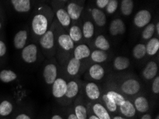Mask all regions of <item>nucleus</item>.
<instances>
[{
  "instance_id": "49530a36",
  "label": "nucleus",
  "mask_w": 159,
  "mask_h": 119,
  "mask_svg": "<svg viewBox=\"0 0 159 119\" xmlns=\"http://www.w3.org/2000/svg\"><path fill=\"white\" fill-rule=\"evenodd\" d=\"M51 119H64L61 116H60L59 114H54L52 116Z\"/></svg>"
},
{
  "instance_id": "f3484780",
  "label": "nucleus",
  "mask_w": 159,
  "mask_h": 119,
  "mask_svg": "<svg viewBox=\"0 0 159 119\" xmlns=\"http://www.w3.org/2000/svg\"><path fill=\"white\" fill-rule=\"evenodd\" d=\"M92 111L99 119H111L110 113L102 103H93L92 105Z\"/></svg>"
},
{
  "instance_id": "423d86ee",
  "label": "nucleus",
  "mask_w": 159,
  "mask_h": 119,
  "mask_svg": "<svg viewBox=\"0 0 159 119\" xmlns=\"http://www.w3.org/2000/svg\"><path fill=\"white\" fill-rule=\"evenodd\" d=\"M151 20V14L150 11L143 9L136 13L134 16V24L137 27L142 28L148 25Z\"/></svg>"
},
{
  "instance_id": "8fccbe9b",
  "label": "nucleus",
  "mask_w": 159,
  "mask_h": 119,
  "mask_svg": "<svg viewBox=\"0 0 159 119\" xmlns=\"http://www.w3.org/2000/svg\"><path fill=\"white\" fill-rule=\"evenodd\" d=\"M155 119H159V116H158V115L156 116V117Z\"/></svg>"
},
{
  "instance_id": "b1692460",
  "label": "nucleus",
  "mask_w": 159,
  "mask_h": 119,
  "mask_svg": "<svg viewBox=\"0 0 159 119\" xmlns=\"http://www.w3.org/2000/svg\"><path fill=\"white\" fill-rule=\"evenodd\" d=\"M14 105L10 101L3 100L0 102V116L7 117L12 113Z\"/></svg>"
},
{
  "instance_id": "dca6fc26",
  "label": "nucleus",
  "mask_w": 159,
  "mask_h": 119,
  "mask_svg": "<svg viewBox=\"0 0 159 119\" xmlns=\"http://www.w3.org/2000/svg\"><path fill=\"white\" fill-rule=\"evenodd\" d=\"M89 76L94 81H100L105 75V70L98 64H96L91 66L89 69Z\"/></svg>"
},
{
  "instance_id": "c756f323",
  "label": "nucleus",
  "mask_w": 159,
  "mask_h": 119,
  "mask_svg": "<svg viewBox=\"0 0 159 119\" xmlns=\"http://www.w3.org/2000/svg\"><path fill=\"white\" fill-rule=\"evenodd\" d=\"M74 114H75L77 119H87L88 112L87 108L84 104L78 103L74 107Z\"/></svg>"
},
{
  "instance_id": "09e8293b",
  "label": "nucleus",
  "mask_w": 159,
  "mask_h": 119,
  "mask_svg": "<svg viewBox=\"0 0 159 119\" xmlns=\"http://www.w3.org/2000/svg\"><path fill=\"white\" fill-rule=\"evenodd\" d=\"M155 30L157 32V34H159V23L156 24V25L155 26Z\"/></svg>"
},
{
  "instance_id": "c9c22d12",
  "label": "nucleus",
  "mask_w": 159,
  "mask_h": 119,
  "mask_svg": "<svg viewBox=\"0 0 159 119\" xmlns=\"http://www.w3.org/2000/svg\"><path fill=\"white\" fill-rule=\"evenodd\" d=\"M94 33V26L91 21H87L84 24L82 34L86 39L91 38Z\"/></svg>"
},
{
  "instance_id": "4468645a",
  "label": "nucleus",
  "mask_w": 159,
  "mask_h": 119,
  "mask_svg": "<svg viewBox=\"0 0 159 119\" xmlns=\"http://www.w3.org/2000/svg\"><path fill=\"white\" fill-rule=\"evenodd\" d=\"M134 106L136 111L141 113H145L150 108L148 100L145 96H139L135 98Z\"/></svg>"
},
{
  "instance_id": "f704fd0d",
  "label": "nucleus",
  "mask_w": 159,
  "mask_h": 119,
  "mask_svg": "<svg viewBox=\"0 0 159 119\" xmlns=\"http://www.w3.org/2000/svg\"><path fill=\"white\" fill-rule=\"evenodd\" d=\"M106 94H107L111 99H112L118 106L122 104L125 101V100H126L124 96L117 91H108L107 93H106Z\"/></svg>"
},
{
  "instance_id": "ea45409f",
  "label": "nucleus",
  "mask_w": 159,
  "mask_h": 119,
  "mask_svg": "<svg viewBox=\"0 0 159 119\" xmlns=\"http://www.w3.org/2000/svg\"><path fill=\"white\" fill-rule=\"evenodd\" d=\"M7 46L2 40H0V58H2L6 55Z\"/></svg>"
},
{
  "instance_id": "1a4fd4ad",
  "label": "nucleus",
  "mask_w": 159,
  "mask_h": 119,
  "mask_svg": "<svg viewBox=\"0 0 159 119\" xmlns=\"http://www.w3.org/2000/svg\"><path fill=\"white\" fill-rule=\"evenodd\" d=\"M79 91H80L79 84L75 80H72V81L67 82L66 91L64 98L69 101L74 100L78 96Z\"/></svg>"
},
{
  "instance_id": "e433bc0d",
  "label": "nucleus",
  "mask_w": 159,
  "mask_h": 119,
  "mask_svg": "<svg viewBox=\"0 0 159 119\" xmlns=\"http://www.w3.org/2000/svg\"><path fill=\"white\" fill-rule=\"evenodd\" d=\"M155 33V25L153 24H148L146 26L143 32H142V37L144 39H150Z\"/></svg>"
},
{
  "instance_id": "79ce46f5",
  "label": "nucleus",
  "mask_w": 159,
  "mask_h": 119,
  "mask_svg": "<svg viewBox=\"0 0 159 119\" xmlns=\"http://www.w3.org/2000/svg\"><path fill=\"white\" fill-rule=\"evenodd\" d=\"M15 119H32L31 116L25 113H20L15 117Z\"/></svg>"
},
{
  "instance_id": "603ef678",
  "label": "nucleus",
  "mask_w": 159,
  "mask_h": 119,
  "mask_svg": "<svg viewBox=\"0 0 159 119\" xmlns=\"http://www.w3.org/2000/svg\"><path fill=\"white\" fill-rule=\"evenodd\" d=\"M61 1H66V0H61Z\"/></svg>"
},
{
  "instance_id": "3c124183",
  "label": "nucleus",
  "mask_w": 159,
  "mask_h": 119,
  "mask_svg": "<svg viewBox=\"0 0 159 119\" xmlns=\"http://www.w3.org/2000/svg\"><path fill=\"white\" fill-rule=\"evenodd\" d=\"M2 27V24H1V21H0V29Z\"/></svg>"
},
{
  "instance_id": "7ed1b4c3",
  "label": "nucleus",
  "mask_w": 159,
  "mask_h": 119,
  "mask_svg": "<svg viewBox=\"0 0 159 119\" xmlns=\"http://www.w3.org/2000/svg\"><path fill=\"white\" fill-rule=\"evenodd\" d=\"M141 86L140 82L135 79H128L121 84V91L128 96H134L139 93Z\"/></svg>"
},
{
  "instance_id": "f03ea898",
  "label": "nucleus",
  "mask_w": 159,
  "mask_h": 119,
  "mask_svg": "<svg viewBox=\"0 0 159 119\" xmlns=\"http://www.w3.org/2000/svg\"><path fill=\"white\" fill-rule=\"evenodd\" d=\"M21 59L27 64H32L37 62L38 59V47L34 43L26 45L21 53Z\"/></svg>"
},
{
  "instance_id": "0eeeda50",
  "label": "nucleus",
  "mask_w": 159,
  "mask_h": 119,
  "mask_svg": "<svg viewBox=\"0 0 159 119\" xmlns=\"http://www.w3.org/2000/svg\"><path fill=\"white\" fill-rule=\"evenodd\" d=\"M39 44L43 49L49 51L54 47V34L52 30H47L39 39Z\"/></svg>"
},
{
  "instance_id": "bb28decb",
  "label": "nucleus",
  "mask_w": 159,
  "mask_h": 119,
  "mask_svg": "<svg viewBox=\"0 0 159 119\" xmlns=\"http://www.w3.org/2000/svg\"><path fill=\"white\" fill-rule=\"evenodd\" d=\"M57 17L58 20L64 26H68L70 25L71 24V18L69 15L67 13L66 10H64V9H60L57 11L56 13Z\"/></svg>"
},
{
  "instance_id": "6e6552de",
  "label": "nucleus",
  "mask_w": 159,
  "mask_h": 119,
  "mask_svg": "<svg viewBox=\"0 0 159 119\" xmlns=\"http://www.w3.org/2000/svg\"><path fill=\"white\" fill-rule=\"evenodd\" d=\"M84 91L87 98L91 101H97L101 97V91L99 86L93 82H89L84 87Z\"/></svg>"
},
{
  "instance_id": "864d4df0",
  "label": "nucleus",
  "mask_w": 159,
  "mask_h": 119,
  "mask_svg": "<svg viewBox=\"0 0 159 119\" xmlns=\"http://www.w3.org/2000/svg\"><path fill=\"white\" fill-rule=\"evenodd\" d=\"M1 119H7V118H1Z\"/></svg>"
},
{
  "instance_id": "a878e982",
  "label": "nucleus",
  "mask_w": 159,
  "mask_h": 119,
  "mask_svg": "<svg viewBox=\"0 0 159 119\" xmlns=\"http://www.w3.org/2000/svg\"><path fill=\"white\" fill-rule=\"evenodd\" d=\"M91 15L93 20L99 26H103L106 24L107 22V17H106L105 14L98 9H93L91 11Z\"/></svg>"
},
{
  "instance_id": "ddd939ff",
  "label": "nucleus",
  "mask_w": 159,
  "mask_h": 119,
  "mask_svg": "<svg viewBox=\"0 0 159 119\" xmlns=\"http://www.w3.org/2000/svg\"><path fill=\"white\" fill-rule=\"evenodd\" d=\"M126 31V26L121 19H117L111 21L109 26V32L112 36L123 34Z\"/></svg>"
},
{
  "instance_id": "9b49d317",
  "label": "nucleus",
  "mask_w": 159,
  "mask_h": 119,
  "mask_svg": "<svg viewBox=\"0 0 159 119\" xmlns=\"http://www.w3.org/2000/svg\"><path fill=\"white\" fill-rule=\"evenodd\" d=\"M28 39V33L26 30H20L14 37V46L16 49L21 50L26 45Z\"/></svg>"
},
{
  "instance_id": "aec40b11",
  "label": "nucleus",
  "mask_w": 159,
  "mask_h": 119,
  "mask_svg": "<svg viewBox=\"0 0 159 119\" xmlns=\"http://www.w3.org/2000/svg\"><path fill=\"white\" fill-rule=\"evenodd\" d=\"M58 43L65 51H70L74 48V43L73 40L71 39L70 36L68 34H61L59 36L58 39Z\"/></svg>"
},
{
  "instance_id": "de8ad7c7",
  "label": "nucleus",
  "mask_w": 159,
  "mask_h": 119,
  "mask_svg": "<svg viewBox=\"0 0 159 119\" xmlns=\"http://www.w3.org/2000/svg\"><path fill=\"white\" fill-rule=\"evenodd\" d=\"M111 119H127L126 118L122 116H114L111 117Z\"/></svg>"
},
{
  "instance_id": "cd10ccee",
  "label": "nucleus",
  "mask_w": 159,
  "mask_h": 119,
  "mask_svg": "<svg viewBox=\"0 0 159 119\" xmlns=\"http://www.w3.org/2000/svg\"><path fill=\"white\" fill-rule=\"evenodd\" d=\"M102 100L104 104V107L107 109L109 113H116L118 111V106L115 102L111 99L107 94H103L102 96Z\"/></svg>"
},
{
  "instance_id": "5701e85b",
  "label": "nucleus",
  "mask_w": 159,
  "mask_h": 119,
  "mask_svg": "<svg viewBox=\"0 0 159 119\" xmlns=\"http://www.w3.org/2000/svg\"><path fill=\"white\" fill-rule=\"evenodd\" d=\"M114 68L117 71H124L129 68L130 60L124 57H116L114 60Z\"/></svg>"
},
{
  "instance_id": "58836bf2",
  "label": "nucleus",
  "mask_w": 159,
  "mask_h": 119,
  "mask_svg": "<svg viewBox=\"0 0 159 119\" xmlns=\"http://www.w3.org/2000/svg\"><path fill=\"white\" fill-rule=\"evenodd\" d=\"M152 91L154 94H159V76H157L154 78L152 83Z\"/></svg>"
},
{
  "instance_id": "2f4dec72",
  "label": "nucleus",
  "mask_w": 159,
  "mask_h": 119,
  "mask_svg": "<svg viewBox=\"0 0 159 119\" xmlns=\"http://www.w3.org/2000/svg\"><path fill=\"white\" fill-rule=\"evenodd\" d=\"M133 56L135 59H141L145 57L146 54V45L143 43H138L133 48Z\"/></svg>"
},
{
  "instance_id": "f257e3e1",
  "label": "nucleus",
  "mask_w": 159,
  "mask_h": 119,
  "mask_svg": "<svg viewBox=\"0 0 159 119\" xmlns=\"http://www.w3.org/2000/svg\"><path fill=\"white\" fill-rule=\"evenodd\" d=\"M49 21L44 14H38L34 16L32 21V29L34 34L37 36H42L48 30Z\"/></svg>"
},
{
  "instance_id": "c03bdc74",
  "label": "nucleus",
  "mask_w": 159,
  "mask_h": 119,
  "mask_svg": "<svg viewBox=\"0 0 159 119\" xmlns=\"http://www.w3.org/2000/svg\"><path fill=\"white\" fill-rule=\"evenodd\" d=\"M66 119H77V118H76L75 114H74V113L70 112L68 114V115H67V118Z\"/></svg>"
},
{
  "instance_id": "a211bd4d",
  "label": "nucleus",
  "mask_w": 159,
  "mask_h": 119,
  "mask_svg": "<svg viewBox=\"0 0 159 119\" xmlns=\"http://www.w3.org/2000/svg\"><path fill=\"white\" fill-rule=\"evenodd\" d=\"M90 48L86 44H80L75 48L74 52V58L78 60H82L90 57Z\"/></svg>"
},
{
  "instance_id": "6ab92c4d",
  "label": "nucleus",
  "mask_w": 159,
  "mask_h": 119,
  "mask_svg": "<svg viewBox=\"0 0 159 119\" xmlns=\"http://www.w3.org/2000/svg\"><path fill=\"white\" fill-rule=\"evenodd\" d=\"M81 68V62L75 58H72L66 66L67 73L71 76H75L78 74Z\"/></svg>"
},
{
  "instance_id": "393cba45",
  "label": "nucleus",
  "mask_w": 159,
  "mask_h": 119,
  "mask_svg": "<svg viewBox=\"0 0 159 119\" xmlns=\"http://www.w3.org/2000/svg\"><path fill=\"white\" fill-rule=\"evenodd\" d=\"M159 49V40L157 38H151L146 46V54L154 56L156 54Z\"/></svg>"
},
{
  "instance_id": "37998d69",
  "label": "nucleus",
  "mask_w": 159,
  "mask_h": 119,
  "mask_svg": "<svg viewBox=\"0 0 159 119\" xmlns=\"http://www.w3.org/2000/svg\"><path fill=\"white\" fill-rule=\"evenodd\" d=\"M87 119H99V118H98L97 116H96L95 114L93 113V111H92V112H90V113L89 114Z\"/></svg>"
},
{
  "instance_id": "9d476101",
  "label": "nucleus",
  "mask_w": 159,
  "mask_h": 119,
  "mask_svg": "<svg viewBox=\"0 0 159 119\" xmlns=\"http://www.w3.org/2000/svg\"><path fill=\"white\" fill-rule=\"evenodd\" d=\"M118 109H119L120 113L126 118H134L137 112L134 103L126 99L124 103L118 106Z\"/></svg>"
},
{
  "instance_id": "a19ab883",
  "label": "nucleus",
  "mask_w": 159,
  "mask_h": 119,
  "mask_svg": "<svg viewBox=\"0 0 159 119\" xmlns=\"http://www.w3.org/2000/svg\"><path fill=\"white\" fill-rule=\"evenodd\" d=\"M108 1L109 0H96V5L98 6V8L103 9L107 7Z\"/></svg>"
},
{
  "instance_id": "4c0bfd02",
  "label": "nucleus",
  "mask_w": 159,
  "mask_h": 119,
  "mask_svg": "<svg viewBox=\"0 0 159 119\" xmlns=\"http://www.w3.org/2000/svg\"><path fill=\"white\" fill-rule=\"evenodd\" d=\"M118 1L117 0H109L107 5V11L108 14H113L116 11L118 8Z\"/></svg>"
},
{
  "instance_id": "f8f14e48",
  "label": "nucleus",
  "mask_w": 159,
  "mask_h": 119,
  "mask_svg": "<svg viewBox=\"0 0 159 119\" xmlns=\"http://www.w3.org/2000/svg\"><path fill=\"white\" fill-rule=\"evenodd\" d=\"M158 65L155 62H150L144 68L142 72L143 76L146 80H151L156 76L158 73Z\"/></svg>"
},
{
  "instance_id": "20e7f679",
  "label": "nucleus",
  "mask_w": 159,
  "mask_h": 119,
  "mask_svg": "<svg viewBox=\"0 0 159 119\" xmlns=\"http://www.w3.org/2000/svg\"><path fill=\"white\" fill-rule=\"evenodd\" d=\"M52 93L56 99H62L64 98L66 91L67 82L63 78H57L52 84Z\"/></svg>"
},
{
  "instance_id": "c85d7f7f",
  "label": "nucleus",
  "mask_w": 159,
  "mask_h": 119,
  "mask_svg": "<svg viewBox=\"0 0 159 119\" xmlns=\"http://www.w3.org/2000/svg\"><path fill=\"white\" fill-rule=\"evenodd\" d=\"M90 57L93 62L99 64V63H103L107 60L108 54L104 51L98 49L93 51L92 53H91Z\"/></svg>"
},
{
  "instance_id": "39448f33",
  "label": "nucleus",
  "mask_w": 159,
  "mask_h": 119,
  "mask_svg": "<svg viewBox=\"0 0 159 119\" xmlns=\"http://www.w3.org/2000/svg\"><path fill=\"white\" fill-rule=\"evenodd\" d=\"M58 70L57 66L53 63H49L44 66L43 69V78L47 85H52L57 79Z\"/></svg>"
},
{
  "instance_id": "473e14b6",
  "label": "nucleus",
  "mask_w": 159,
  "mask_h": 119,
  "mask_svg": "<svg viewBox=\"0 0 159 119\" xmlns=\"http://www.w3.org/2000/svg\"><path fill=\"white\" fill-rule=\"evenodd\" d=\"M134 9L133 0H122L121 4V10L125 16L131 15Z\"/></svg>"
},
{
  "instance_id": "72a5a7b5",
  "label": "nucleus",
  "mask_w": 159,
  "mask_h": 119,
  "mask_svg": "<svg viewBox=\"0 0 159 119\" xmlns=\"http://www.w3.org/2000/svg\"><path fill=\"white\" fill-rule=\"evenodd\" d=\"M69 35L74 42H78L82 38V31L78 26H72L69 30Z\"/></svg>"
},
{
  "instance_id": "412c9836",
  "label": "nucleus",
  "mask_w": 159,
  "mask_h": 119,
  "mask_svg": "<svg viewBox=\"0 0 159 119\" xmlns=\"http://www.w3.org/2000/svg\"><path fill=\"white\" fill-rule=\"evenodd\" d=\"M17 77V74L12 70L3 69L0 71V81L4 84L14 81Z\"/></svg>"
},
{
  "instance_id": "4be33fe9",
  "label": "nucleus",
  "mask_w": 159,
  "mask_h": 119,
  "mask_svg": "<svg viewBox=\"0 0 159 119\" xmlns=\"http://www.w3.org/2000/svg\"><path fill=\"white\" fill-rule=\"evenodd\" d=\"M82 9V7L72 2V3H70L67 6V13L70 16L71 19L77 20L80 17Z\"/></svg>"
},
{
  "instance_id": "a18cd8bd",
  "label": "nucleus",
  "mask_w": 159,
  "mask_h": 119,
  "mask_svg": "<svg viewBox=\"0 0 159 119\" xmlns=\"http://www.w3.org/2000/svg\"><path fill=\"white\" fill-rule=\"evenodd\" d=\"M140 119H152V116H151V114L149 113H146L141 116Z\"/></svg>"
},
{
  "instance_id": "7c9ffc66",
  "label": "nucleus",
  "mask_w": 159,
  "mask_h": 119,
  "mask_svg": "<svg viewBox=\"0 0 159 119\" xmlns=\"http://www.w3.org/2000/svg\"><path fill=\"white\" fill-rule=\"evenodd\" d=\"M95 45L98 49L104 51V52L110 48L109 42H108V40L105 38V36L103 35H99L96 37L95 40Z\"/></svg>"
},
{
  "instance_id": "2eb2a0df",
  "label": "nucleus",
  "mask_w": 159,
  "mask_h": 119,
  "mask_svg": "<svg viewBox=\"0 0 159 119\" xmlns=\"http://www.w3.org/2000/svg\"><path fill=\"white\" fill-rule=\"evenodd\" d=\"M11 3L19 13H26L31 9V0H11Z\"/></svg>"
}]
</instances>
